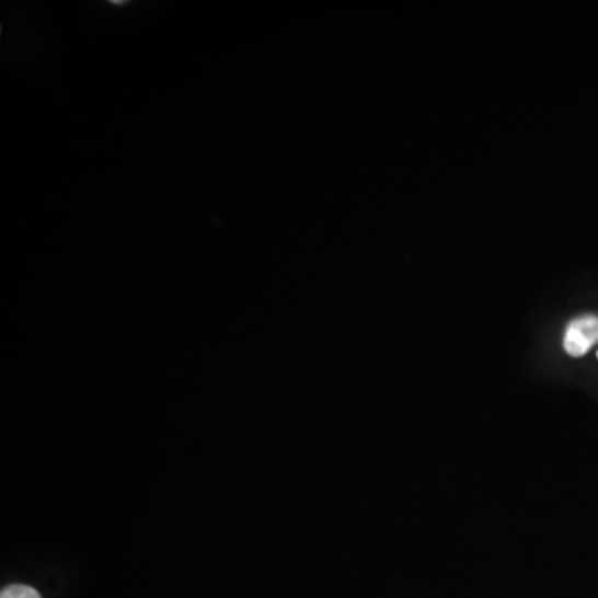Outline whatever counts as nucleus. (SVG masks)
<instances>
[{
	"label": "nucleus",
	"mask_w": 598,
	"mask_h": 598,
	"mask_svg": "<svg viewBox=\"0 0 598 598\" xmlns=\"http://www.w3.org/2000/svg\"><path fill=\"white\" fill-rule=\"evenodd\" d=\"M598 343V318L584 314L568 323L564 334V349L572 358L587 355Z\"/></svg>",
	"instance_id": "nucleus-1"
},
{
	"label": "nucleus",
	"mask_w": 598,
	"mask_h": 598,
	"mask_svg": "<svg viewBox=\"0 0 598 598\" xmlns=\"http://www.w3.org/2000/svg\"><path fill=\"white\" fill-rule=\"evenodd\" d=\"M0 598H41V594L28 585L15 584L5 587Z\"/></svg>",
	"instance_id": "nucleus-2"
}]
</instances>
